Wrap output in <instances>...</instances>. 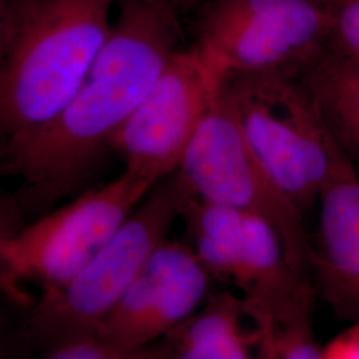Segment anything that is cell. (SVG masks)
Instances as JSON below:
<instances>
[{
    "label": "cell",
    "mask_w": 359,
    "mask_h": 359,
    "mask_svg": "<svg viewBox=\"0 0 359 359\" xmlns=\"http://www.w3.org/2000/svg\"><path fill=\"white\" fill-rule=\"evenodd\" d=\"M156 184L124 170L7 234L0 241L1 281L38 283L44 294L62 289L112 240Z\"/></svg>",
    "instance_id": "cell-6"
},
{
    "label": "cell",
    "mask_w": 359,
    "mask_h": 359,
    "mask_svg": "<svg viewBox=\"0 0 359 359\" xmlns=\"http://www.w3.org/2000/svg\"><path fill=\"white\" fill-rule=\"evenodd\" d=\"M329 38L326 0H209L196 44L226 72H293Z\"/></svg>",
    "instance_id": "cell-8"
},
{
    "label": "cell",
    "mask_w": 359,
    "mask_h": 359,
    "mask_svg": "<svg viewBox=\"0 0 359 359\" xmlns=\"http://www.w3.org/2000/svg\"><path fill=\"white\" fill-rule=\"evenodd\" d=\"M243 299L221 294L170 333L175 353L168 359H258L243 329Z\"/></svg>",
    "instance_id": "cell-13"
},
{
    "label": "cell",
    "mask_w": 359,
    "mask_h": 359,
    "mask_svg": "<svg viewBox=\"0 0 359 359\" xmlns=\"http://www.w3.org/2000/svg\"><path fill=\"white\" fill-rule=\"evenodd\" d=\"M317 204L320 221L310 271L334 313L359 321V172L341 147Z\"/></svg>",
    "instance_id": "cell-11"
},
{
    "label": "cell",
    "mask_w": 359,
    "mask_h": 359,
    "mask_svg": "<svg viewBox=\"0 0 359 359\" xmlns=\"http://www.w3.org/2000/svg\"><path fill=\"white\" fill-rule=\"evenodd\" d=\"M185 0H117L103 48L65 108L43 127L1 142L3 172L23 203L43 209L76 192L112 152L120 129L181 50Z\"/></svg>",
    "instance_id": "cell-1"
},
{
    "label": "cell",
    "mask_w": 359,
    "mask_h": 359,
    "mask_svg": "<svg viewBox=\"0 0 359 359\" xmlns=\"http://www.w3.org/2000/svg\"><path fill=\"white\" fill-rule=\"evenodd\" d=\"M330 50L359 65V0H326Z\"/></svg>",
    "instance_id": "cell-14"
},
{
    "label": "cell",
    "mask_w": 359,
    "mask_h": 359,
    "mask_svg": "<svg viewBox=\"0 0 359 359\" xmlns=\"http://www.w3.org/2000/svg\"><path fill=\"white\" fill-rule=\"evenodd\" d=\"M321 359H359V321L321 347Z\"/></svg>",
    "instance_id": "cell-16"
},
{
    "label": "cell",
    "mask_w": 359,
    "mask_h": 359,
    "mask_svg": "<svg viewBox=\"0 0 359 359\" xmlns=\"http://www.w3.org/2000/svg\"><path fill=\"white\" fill-rule=\"evenodd\" d=\"M299 71L323 123L359 172V65L323 50Z\"/></svg>",
    "instance_id": "cell-12"
},
{
    "label": "cell",
    "mask_w": 359,
    "mask_h": 359,
    "mask_svg": "<svg viewBox=\"0 0 359 359\" xmlns=\"http://www.w3.org/2000/svg\"><path fill=\"white\" fill-rule=\"evenodd\" d=\"M181 217L205 269L244 293L248 317L266 320L276 327L310 320V283L290 266L269 222L198 197L188 203Z\"/></svg>",
    "instance_id": "cell-5"
},
{
    "label": "cell",
    "mask_w": 359,
    "mask_h": 359,
    "mask_svg": "<svg viewBox=\"0 0 359 359\" xmlns=\"http://www.w3.org/2000/svg\"><path fill=\"white\" fill-rule=\"evenodd\" d=\"M43 359H167V357L147 347L123 350L108 344L100 337H88L55 346Z\"/></svg>",
    "instance_id": "cell-15"
},
{
    "label": "cell",
    "mask_w": 359,
    "mask_h": 359,
    "mask_svg": "<svg viewBox=\"0 0 359 359\" xmlns=\"http://www.w3.org/2000/svg\"><path fill=\"white\" fill-rule=\"evenodd\" d=\"M194 197L179 170L156 184L112 240L62 289L43 294L32 333L52 346L97 337L116 304Z\"/></svg>",
    "instance_id": "cell-4"
},
{
    "label": "cell",
    "mask_w": 359,
    "mask_h": 359,
    "mask_svg": "<svg viewBox=\"0 0 359 359\" xmlns=\"http://www.w3.org/2000/svg\"><path fill=\"white\" fill-rule=\"evenodd\" d=\"M258 359H271L269 357V354L268 353H265L264 350H258Z\"/></svg>",
    "instance_id": "cell-17"
},
{
    "label": "cell",
    "mask_w": 359,
    "mask_h": 359,
    "mask_svg": "<svg viewBox=\"0 0 359 359\" xmlns=\"http://www.w3.org/2000/svg\"><path fill=\"white\" fill-rule=\"evenodd\" d=\"M222 92L258 160L305 215L339 145L293 72H228Z\"/></svg>",
    "instance_id": "cell-3"
},
{
    "label": "cell",
    "mask_w": 359,
    "mask_h": 359,
    "mask_svg": "<svg viewBox=\"0 0 359 359\" xmlns=\"http://www.w3.org/2000/svg\"><path fill=\"white\" fill-rule=\"evenodd\" d=\"M206 289L208 270L196 252L165 241L121 295L99 337L123 350L144 348L189 318Z\"/></svg>",
    "instance_id": "cell-10"
},
{
    "label": "cell",
    "mask_w": 359,
    "mask_h": 359,
    "mask_svg": "<svg viewBox=\"0 0 359 359\" xmlns=\"http://www.w3.org/2000/svg\"><path fill=\"white\" fill-rule=\"evenodd\" d=\"M226 74L197 44L176 52L112 142L124 170L154 182L177 172Z\"/></svg>",
    "instance_id": "cell-9"
},
{
    "label": "cell",
    "mask_w": 359,
    "mask_h": 359,
    "mask_svg": "<svg viewBox=\"0 0 359 359\" xmlns=\"http://www.w3.org/2000/svg\"><path fill=\"white\" fill-rule=\"evenodd\" d=\"M116 1L0 0L1 142L69 103L108 39Z\"/></svg>",
    "instance_id": "cell-2"
},
{
    "label": "cell",
    "mask_w": 359,
    "mask_h": 359,
    "mask_svg": "<svg viewBox=\"0 0 359 359\" xmlns=\"http://www.w3.org/2000/svg\"><path fill=\"white\" fill-rule=\"evenodd\" d=\"M179 172L196 197L269 222L281 238L290 266L308 280L311 241L304 213L249 147L222 87Z\"/></svg>",
    "instance_id": "cell-7"
},
{
    "label": "cell",
    "mask_w": 359,
    "mask_h": 359,
    "mask_svg": "<svg viewBox=\"0 0 359 359\" xmlns=\"http://www.w3.org/2000/svg\"><path fill=\"white\" fill-rule=\"evenodd\" d=\"M168 359V358H167Z\"/></svg>",
    "instance_id": "cell-18"
}]
</instances>
